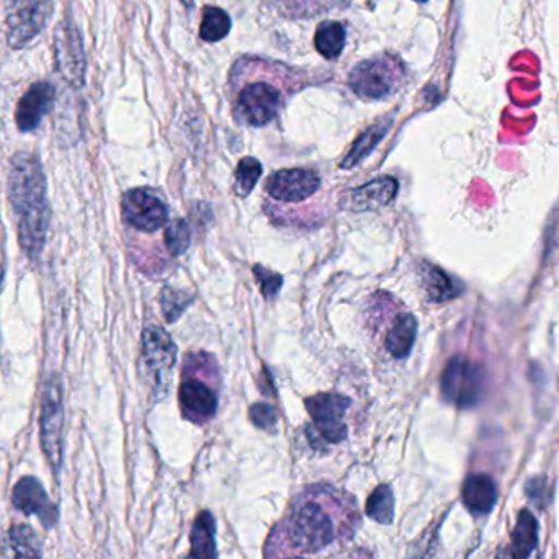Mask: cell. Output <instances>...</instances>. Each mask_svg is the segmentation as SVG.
<instances>
[{
    "label": "cell",
    "instance_id": "cell-1",
    "mask_svg": "<svg viewBox=\"0 0 559 559\" xmlns=\"http://www.w3.org/2000/svg\"><path fill=\"white\" fill-rule=\"evenodd\" d=\"M301 69L271 59L244 56L232 65L229 90L235 118L251 126L275 120L291 92L306 82Z\"/></svg>",
    "mask_w": 559,
    "mask_h": 559
},
{
    "label": "cell",
    "instance_id": "cell-2",
    "mask_svg": "<svg viewBox=\"0 0 559 559\" xmlns=\"http://www.w3.org/2000/svg\"><path fill=\"white\" fill-rule=\"evenodd\" d=\"M9 186L20 244L29 258H36L45 247L49 206L45 173L33 154L19 153L13 156Z\"/></svg>",
    "mask_w": 559,
    "mask_h": 559
},
{
    "label": "cell",
    "instance_id": "cell-3",
    "mask_svg": "<svg viewBox=\"0 0 559 559\" xmlns=\"http://www.w3.org/2000/svg\"><path fill=\"white\" fill-rule=\"evenodd\" d=\"M284 532L294 548L307 552L319 551L337 535H343L342 530L337 528L332 513L319 500V494L300 497L293 503L284 520Z\"/></svg>",
    "mask_w": 559,
    "mask_h": 559
},
{
    "label": "cell",
    "instance_id": "cell-4",
    "mask_svg": "<svg viewBox=\"0 0 559 559\" xmlns=\"http://www.w3.org/2000/svg\"><path fill=\"white\" fill-rule=\"evenodd\" d=\"M408 81L404 62L391 52L359 62L350 71L349 85L362 100H382L391 97Z\"/></svg>",
    "mask_w": 559,
    "mask_h": 559
},
{
    "label": "cell",
    "instance_id": "cell-5",
    "mask_svg": "<svg viewBox=\"0 0 559 559\" xmlns=\"http://www.w3.org/2000/svg\"><path fill=\"white\" fill-rule=\"evenodd\" d=\"M62 432H64V405H62V386L58 376H51L46 382L39 415V437L41 448L54 473L62 464Z\"/></svg>",
    "mask_w": 559,
    "mask_h": 559
},
{
    "label": "cell",
    "instance_id": "cell-6",
    "mask_svg": "<svg viewBox=\"0 0 559 559\" xmlns=\"http://www.w3.org/2000/svg\"><path fill=\"white\" fill-rule=\"evenodd\" d=\"M7 41L20 49L35 39L48 23L51 0H5Z\"/></svg>",
    "mask_w": 559,
    "mask_h": 559
},
{
    "label": "cell",
    "instance_id": "cell-7",
    "mask_svg": "<svg viewBox=\"0 0 559 559\" xmlns=\"http://www.w3.org/2000/svg\"><path fill=\"white\" fill-rule=\"evenodd\" d=\"M177 347L160 327H147L143 333V369L154 391H166L175 363Z\"/></svg>",
    "mask_w": 559,
    "mask_h": 559
},
{
    "label": "cell",
    "instance_id": "cell-8",
    "mask_svg": "<svg viewBox=\"0 0 559 559\" xmlns=\"http://www.w3.org/2000/svg\"><path fill=\"white\" fill-rule=\"evenodd\" d=\"M443 398L458 408H471L483 394V369L464 356H454L441 376Z\"/></svg>",
    "mask_w": 559,
    "mask_h": 559
},
{
    "label": "cell",
    "instance_id": "cell-9",
    "mask_svg": "<svg viewBox=\"0 0 559 559\" xmlns=\"http://www.w3.org/2000/svg\"><path fill=\"white\" fill-rule=\"evenodd\" d=\"M56 69L68 84L81 87L85 77V52L81 33L71 19H62L54 29Z\"/></svg>",
    "mask_w": 559,
    "mask_h": 559
},
{
    "label": "cell",
    "instance_id": "cell-10",
    "mask_svg": "<svg viewBox=\"0 0 559 559\" xmlns=\"http://www.w3.org/2000/svg\"><path fill=\"white\" fill-rule=\"evenodd\" d=\"M350 399L336 392H320L306 399V409L313 418L314 428L320 440L339 443L347 437L345 417Z\"/></svg>",
    "mask_w": 559,
    "mask_h": 559
},
{
    "label": "cell",
    "instance_id": "cell-11",
    "mask_svg": "<svg viewBox=\"0 0 559 559\" xmlns=\"http://www.w3.org/2000/svg\"><path fill=\"white\" fill-rule=\"evenodd\" d=\"M121 211L127 226L143 232L159 231L166 228L169 219L166 203L147 189H133L124 193Z\"/></svg>",
    "mask_w": 559,
    "mask_h": 559
},
{
    "label": "cell",
    "instance_id": "cell-12",
    "mask_svg": "<svg viewBox=\"0 0 559 559\" xmlns=\"http://www.w3.org/2000/svg\"><path fill=\"white\" fill-rule=\"evenodd\" d=\"M12 502L25 515L38 517L45 528H51L58 523V507L51 502L41 481L35 476H23L16 481L12 490Z\"/></svg>",
    "mask_w": 559,
    "mask_h": 559
},
{
    "label": "cell",
    "instance_id": "cell-13",
    "mask_svg": "<svg viewBox=\"0 0 559 559\" xmlns=\"http://www.w3.org/2000/svg\"><path fill=\"white\" fill-rule=\"evenodd\" d=\"M319 186V175L313 170L281 169L268 179L267 192L278 202L297 203L309 198Z\"/></svg>",
    "mask_w": 559,
    "mask_h": 559
},
{
    "label": "cell",
    "instance_id": "cell-14",
    "mask_svg": "<svg viewBox=\"0 0 559 559\" xmlns=\"http://www.w3.org/2000/svg\"><path fill=\"white\" fill-rule=\"evenodd\" d=\"M54 85L48 81L35 82L16 105L15 123L22 133H32L54 104Z\"/></svg>",
    "mask_w": 559,
    "mask_h": 559
},
{
    "label": "cell",
    "instance_id": "cell-15",
    "mask_svg": "<svg viewBox=\"0 0 559 559\" xmlns=\"http://www.w3.org/2000/svg\"><path fill=\"white\" fill-rule=\"evenodd\" d=\"M179 401L183 415L195 424L209 421L218 408L216 392L195 378L183 379L179 389Z\"/></svg>",
    "mask_w": 559,
    "mask_h": 559
},
{
    "label": "cell",
    "instance_id": "cell-16",
    "mask_svg": "<svg viewBox=\"0 0 559 559\" xmlns=\"http://www.w3.org/2000/svg\"><path fill=\"white\" fill-rule=\"evenodd\" d=\"M398 180L392 177H379L350 192L349 205L353 211H373L389 205L398 193Z\"/></svg>",
    "mask_w": 559,
    "mask_h": 559
},
{
    "label": "cell",
    "instance_id": "cell-17",
    "mask_svg": "<svg viewBox=\"0 0 559 559\" xmlns=\"http://www.w3.org/2000/svg\"><path fill=\"white\" fill-rule=\"evenodd\" d=\"M461 499L474 515L489 513L497 502L496 483L487 474H471L464 481Z\"/></svg>",
    "mask_w": 559,
    "mask_h": 559
},
{
    "label": "cell",
    "instance_id": "cell-18",
    "mask_svg": "<svg viewBox=\"0 0 559 559\" xmlns=\"http://www.w3.org/2000/svg\"><path fill=\"white\" fill-rule=\"evenodd\" d=\"M268 9L284 19L303 20L349 5L350 0H264Z\"/></svg>",
    "mask_w": 559,
    "mask_h": 559
},
{
    "label": "cell",
    "instance_id": "cell-19",
    "mask_svg": "<svg viewBox=\"0 0 559 559\" xmlns=\"http://www.w3.org/2000/svg\"><path fill=\"white\" fill-rule=\"evenodd\" d=\"M538 545V522L528 509H522L510 535L507 559H530Z\"/></svg>",
    "mask_w": 559,
    "mask_h": 559
},
{
    "label": "cell",
    "instance_id": "cell-20",
    "mask_svg": "<svg viewBox=\"0 0 559 559\" xmlns=\"http://www.w3.org/2000/svg\"><path fill=\"white\" fill-rule=\"evenodd\" d=\"M216 523L208 510L196 515L190 535V559H216Z\"/></svg>",
    "mask_w": 559,
    "mask_h": 559
},
{
    "label": "cell",
    "instance_id": "cell-21",
    "mask_svg": "<svg viewBox=\"0 0 559 559\" xmlns=\"http://www.w3.org/2000/svg\"><path fill=\"white\" fill-rule=\"evenodd\" d=\"M417 336V320L412 314H399L386 336V349L394 359H405Z\"/></svg>",
    "mask_w": 559,
    "mask_h": 559
},
{
    "label": "cell",
    "instance_id": "cell-22",
    "mask_svg": "<svg viewBox=\"0 0 559 559\" xmlns=\"http://www.w3.org/2000/svg\"><path fill=\"white\" fill-rule=\"evenodd\" d=\"M422 281L428 300L435 303L453 300L461 291V284L435 265H422Z\"/></svg>",
    "mask_w": 559,
    "mask_h": 559
},
{
    "label": "cell",
    "instance_id": "cell-23",
    "mask_svg": "<svg viewBox=\"0 0 559 559\" xmlns=\"http://www.w3.org/2000/svg\"><path fill=\"white\" fill-rule=\"evenodd\" d=\"M314 46L326 59H337L345 46V28L339 22H323L316 29Z\"/></svg>",
    "mask_w": 559,
    "mask_h": 559
},
{
    "label": "cell",
    "instance_id": "cell-24",
    "mask_svg": "<svg viewBox=\"0 0 559 559\" xmlns=\"http://www.w3.org/2000/svg\"><path fill=\"white\" fill-rule=\"evenodd\" d=\"M391 126V121H381V123L375 124V126L368 127L359 139L353 144L352 149H350L349 156L343 159V162L340 163L342 169H352L356 163L362 162L373 149H375L376 144L382 139L386 133H388V127Z\"/></svg>",
    "mask_w": 559,
    "mask_h": 559
},
{
    "label": "cell",
    "instance_id": "cell-25",
    "mask_svg": "<svg viewBox=\"0 0 559 559\" xmlns=\"http://www.w3.org/2000/svg\"><path fill=\"white\" fill-rule=\"evenodd\" d=\"M9 539L13 559H41L39 539L32 526L23 523L10 526Z\"/></svg>",
    "mask_w": 559,
    "mask_h": 559
},
{
    "label": "cell",
    "instance_id": "cell-26",
    "mask_svg": "<svg viewBox=\"0 0 559 559\" xmlns=\"http://www.w3.org/2000/svg\"><path fill=\"white\" fill-rule=\"evenodd\" d=\"M231 32V19L219 7H205L203 10L199 38L206 42L221 41Z\"/></svg>",
    "mask_w": 559,
    "mask_h": 559
},
{
    "label": "cell",
    "instance_id": "cell-27",
    "mask_svg": "<svg viewBox=\"0 0 559 559\" xmlns=\"http://www.w3.org/2000/svg\"><path fill=\"white\" fill-rule=\"evenodd\" d=\"M366 513L378 523L392 522L394 519V496L391 487L381 484L373 490L372 496L366 500Z\"/></svg>",
    "mask_w": 559,
    "mask_h": 559
},
{
    "label": "cell",
    "instance_id": "cell-28",
    "mask_svg": "<svg viewBox=\"0 0 559 559\" xmlns=\"http://www.w3.org/2000/svg\"><path fill=\"white\" fill-rule=\"evenodd\" d=\"M262 175V166L255 157H244L235 169V193L247 196Z\"/></svg>",
    "mask_w": 559,
    "mask_h": 559
},
{
    "label": "cell",
    "instance_id": "cell-29",
    "mask_svg": "<svg viewBox=\"0 0 559 559\" xmlns=\"http://www.w3.org/2000/svg\"><path fill=\"white\" fill-rule=\"evenodd\" d=\"M163 241H166V247L170 254L175 255V257L185 254L186 248L190 247L189 224L183 219H173L166 226Z\"/></svg>",
    "mask_w": 559,
    "mask_h": 559
},
{
    "label": "cell",
    "instance_id": "cell-30",
    "mask_svg": "<svg viewBox=\"0 0 559 559\" xmlns=\"http://www.w3.org/2000/svg\"><path fill=\"white\" fill-rule=\"evenodd\" d=\"M192 297L182 291L172 290V288H163L162 294H160V304H162V313L169 323L179 319L182 316L183 311L189 306Z\"/></svg>",
    "mask_w": 559,
    "mask_h": 559
},
{
    "label": "cell",
    "instance_id": "cell-31",
    "mask_svg": "<svg viewBox=\"0 0 559 559\" xmlns=\"http://www.w3.org/2000/svg\"><path fill=\"white\" fill-rule=\"evenodd\" d=\"M525 494L533 506L543 510L548 506L549 500H551V483H549L548 477L545 476L532 477V479L525 484Z\"/></svg>",
    "mask_w": 559,
    "mask_h": 559
},
{
    "label": "cell",
    "instance_id": "cell-32",
    "mask_svg": "<svg viewBox=\"0 0 559 559\" xmlns=\"http://www.w3.org/2000/svg\"><path fill=\"white\" fill-rule=\"evenodd\" d=\"M254 275L255 278H257L258 287H260L265 297L277 296L281 284H283L281 275L275 274V271L268 270V268H264L262 265H255Z\"/></svg>",
    "mask_w": 559,
    "mask_h": 559
},
{
    "label": "cell",
    "instance_id": "cell-33",
    "mask_svg": "<svg viewBox=\"0 0 559 559\" xmlns=\"http://www.w3.org/2000/svg\"><path fill=\"white\" fill-rule=\"evenodd\" d=\"M248 415H251V421L254 422L255 427L264 428V430H271L277 425V412L265 402H257V404L252 405Z\"/></svg>",
    "mask_w": 559,
    "mask_h": 559
},
{
    "label": "cell",
    "instance_id": "cell-34",
    "mask_svg": "<svg viewBox=\"0 0 559 559\" xmlns=\"http://www.w3.org/2000/svg\"><path fill=\"white\" fill-rule=\"evenodd\" d=\"M417 2H427V0H417Z\"/></svg>",
    "mask_w": 559,
    "mask_h": 559
},
{
    "label": "cell",
    "instance_id": "cell-35",
    "mask_svg": "<svg viewBox=\"0 0 559 559\" xmlns=\"http://www.w3.org/2000/svg\"><path fill=\"white\" fill-rule=\"evenodd\" d=\"M291 559H303V558H291Z\"/></svg>",
    "mask_w": 559,
    "mask_h": 559
}]
</instances>
